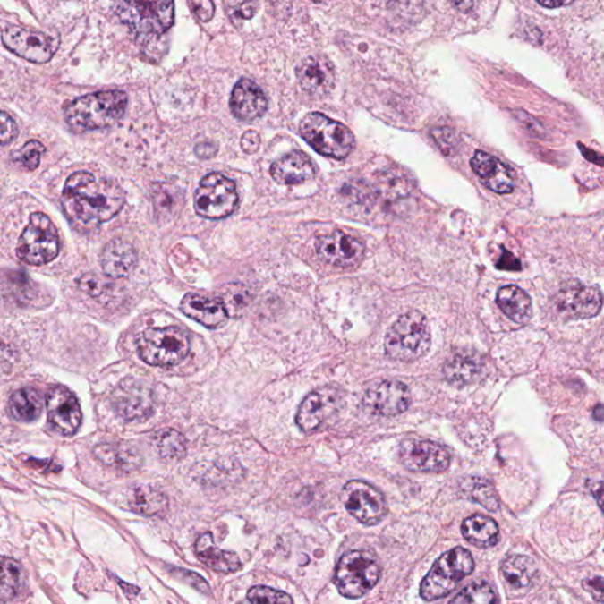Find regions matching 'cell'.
<instances>
[{
	"instance_id": "cell-1",
	"label": "cell",
	"mask_w": 604,
	"mask_h": 604,
	"mask_svg": "<svg viewBox=\"0 0 604 604\" xmlns=\"http://www.w3.org/2000/svg\"><path fill=\"white\" fill-rule=\"evenodd\" d=\"M63 207L76 224L85 227L105 224L123 208V189L113 181L88 172L69 177L63 189Z\"/></svg>"
},
{
	"instance_id": "cell-2",
	"label": "cell",
	"mask_w": 604,
	"mask_h": 604,
	"mask_svg": "<svg viewBox=\"0 0 604 604\" xmlns=\"http://www.w3.org/2000/svg\"><path fill=\"white\" fill-rule=\"evenodd\" d=\"M128 106L123 91H101L81 96L65 107V120L76 132L98 131L120 121Z\"/></svg>"
},
{
	"instance_id": "cell-3",
	"label": "cell",
	"mask_w": 604,
	"mask_h": 604,
	"mask_svg": "<svg viewBox=\"0 0 604 604\" xmlns=\"http://www.w3.org/2000/svg\"><path fill=\"white\" fill-rule=\"evenodd\" d=\"M431 332L428 320L418 311H411L391 326L385 338V353L392 361L413 362L428 353Z\"/></svg>"
},
{
	"instance_id": "cell-4",
	"label": "cell",
	"mask_w": 604,
	"mask_h": 604,
	"mask_svg": "<svg viewBox=\"0 0 604 604\" xmlns=\"http://www.w3.org/2000/svg\"><path fill=\"white\" fill-rule=\"evenodd\" d=\"M474 559L472 552L457 547L440 556L421 585V596L425 601H436L454 591L466 576L472 575Z\"/></svg>"
},
{
	"instance_id": "cell-5",
	"label": "cell",
	"mask_w": 604,
	"mask_h": 604,
	"mask_svg": "<svg viewBox=\"0 0 604 604\" xmlns=\"http://www.w3.org/2000/svg\"><path fill=\"white\" fill-rule=\"evenodd\" d=\"M302 139L322 157L344 159L353 150V133L342 123L320 113L307 114L300 123Z\"/></svg>"
},
{
	"instance_id": "cell-6",
	"label": "cell",
	"mask_w": 604,
	"mask_h": 604,
	"mask_svg": "<svg viewBox=\"0 0 604 604\" xmlns=\"http://www.w3.org/2000/svg\"><path fill=\"white\" fill-rule=\"evenodd\" d=\"M380 566L368 551L346 552L336 566L335 582L340 594L359 599L372 591L380 578Z\"/></svg>"
},
{
	"instance_id": "cell-7",
	"label": "cell",
	"mask_w": 604,
	"mask_h": 604,
	"mask_svg": "<svg viewBox=\"0 0 604 604\" xmlns=\"http://www.w3.org/2000/svg\"><path fill=\"white\" fill-rule=\"evenodd\" d=\"M189 339L181 328H147L137 340L140 359L151 366L180 364L189 353Z\"/></svg>"
},
{
	"instance_id": "cell-8",
	"label": "cell",
	"mask_w": 604,
	"mask_h": 604,
	"mask_svg": "<svg viewBox=\"0 0 604 604\" xmlns=\"http://www.w3.org/2000/svg\"><path fill=\"white\" fill-rule=\"evenodd\" d=\"M59 253L57 229L43 213H35L21 234L17 246V257L31 266L47 265Z\"/></svg>"
},
{
	"instance_id": "cell-9",
	"label": "cell",
	"mask_w": 604,
	"mask_h": 604,
	"mask_svg": "<svg viewBox=\"0 0 604 604\" xmlns=\"http://www.w3.org/2000/svg\"><path fill=\"white\" fill-rule=\"evenodd\" d=\"M239 195L231 179L213 173L203 177L194 195L196 213L200 217L220 220L234 213Z\"/></svg>"
},
{
	"instance_id": "cell-10",
	"label": "cell",
	"mask_w": 604,
	"mask_h": 604,
	"mask_svg": "<svg viewBox=\"0 0 604 604\" xmlns=\"http://www.w3.org/2000/svg\"><path fill=\"white\" fill-rule=\"evenodd\" d=\"M174 0H123L121 16L144 35H162L174 24Z\"/></svg>"
},
{
	"instance_id": "cell-11",
	"label": "cell",
	"mask_w": 604,
	"mask_h": 604,
	"mask_svg": "<svg viewBox=\"0 0 604 604\" xmlns=\"http://www.w3.org/2000/svg\"><path fill=\"white\" fill-rule=\"evenodd\" d=\"M2 40L11 53L36 64H46L51 61L59 47L57 37L21 27H9L4 30Z\"/></svg>"
},
{
	"instance_id": "cell-12",
	"label": "cell",
	"mask_w": 604,
	"mask_h": 604,
	"mask_svg": "<svg viewBox=\"0 0 604 604\" xmlns=\"http://www.w3.org/2000/svg\"><path fill=\"white\" fill-rule=\"evenodd\" d=\"M342 500L348 513L365 525L380 523L387 514L383 494L366 481H348L343 489Z\"/></svg>"
},
{
	"instance_id": "cell-13",
	"label": "cell",
	"mask_w": 604,
	"mask_h": 604,
	"mask_svg": "<svg viewBox=\"0 0 604 604\" xmlns=\"http://www.w3.org/2000/svg\"><path fill=\"white\" fill-rule=\"evenodd\" d=\"M399 458L406 469L414 472H444L451 463L446 447L424 439L404 440L400 444Z\"/></svg>"
},
{
	"instance_id": "cell-14",
	"label": "cell",
	"mask_w": 604,
	"mask_h": 604,
	"mask_svg": "<svg viewBox=\"0 0 604 604\" xmlns=\"http://www.w3.org/2000/svg\"><path fill=\"white\" fill-rule=\"evenodd\" d=\"M111 403L118 416L125 421L146 420L154 410V395L144 381L128 378L114 391Z\"/></svg>"
},
{
	"instance_id": "cell-15",
	"label": "cell",
	"mask_w": 604,
	"mask_h": 604,
	"mask_svg": "<svg viewBox=\"0 0 604 604\" xmlns=\"http://www.w3.org/2000/svg\"><path fill=\"white\" fill-rule=\"evenodd\" d=\"M413 402L410 390L398 380L379 381L370 387L362 399L366 410L381 417L399 416Z\"/></svg>"
},
{
	"instance_id": "cell-16",
	"label": "cell",
	"mask_w": 604,
	"mask_h": 604,
	"mask_svg": "<svg viewBox=\"0 0 604 604\" xmlns=\"http://www.w3.org/2000/svg\"><path fill=\"white\" fill-rule=\"evenodd\" d=\"M316 247L322 260L342 268L358 266L365 254V246L362 241L340 231L319 236Z\"/></svg>"
},
{
	"instance_id": "cell-17",
	"label": "cell",
	"mask_w": 604,
	"mask_h": 604,
	"mask_svg": "<svg viewBox=\"0 0 604 604\" xmlns=\"http://www.w3.org/2000/svg\"><path fill=\"white\" fill-rule=\"evenodd\" d=\"M47 418L55 431L63 436H72L81 424L79 400L68 388H51L47 398Z\"/></svg>"
},
{
	"instance_id": "cell-18",
	"label": "cell",
	"mask_w": 604,
	"mask_h": 604,
	"mask_svg": "<svg viewBox=\"0 0 604 604\" xmlns=\"http://www.w3.org/2000/svg\"><path fill=\"white\" fill-rule=\"evenodd\" d=\"M556 309L569 318L595 317L602 309V293L598 287L578 284L562 288L556 296Z\"/></svg>"
},
{
	"instance_id": "cell-19",
	"label": "cell",
	"mask_w": 604,
	"mask_h": 604,
	"mask_svg": "<svg viewBox=\"0 0 604 604\" xmlns=\"http://www.w3.org/2000/svg\"><path fill=\"white\" fill-rule=\"evenodd\" d=\"M336 394L332 388L313 391L303 399L296 414V424L303 432L311 433L336 410Z\"/></svg>"
},
{
	"instance_id": "cell-20",
	"label": "cell",
	"mask_w": 604,
	"mask_h": 604,
	"mask_svg": "<svg viewBox=\"0 0 604 604\" xmlns=\"http://www.w3.org/2000/svg\"><path fill=\"white\" fill-rule=\"evenodd\" d=\"M268 102L260 87L255 81L242 79L233 89L231 109L241 121H254L263 116Z\"/></svg>"
},
{
	"instance_id": "cell-21",
	"label": "cell",
	"mask_w": 604,
	"mask_h": 604,
	"mask_svg": "<svg viewBox=\"0 0 604 604\" xmlns=\"http://www.w3.org/2000/svg\"><path fill=\"white\" fill-rule=\"evenodd\" d=\"M296 76L303 90L312 96L328 94L335 81L332 64L324 57L303 59L296 68Z\"/></svg>"
},
{
	"instance_id": "cell-22",
	"label": "cell",
	"mask_w": 604,
	"mask_h": 604,
	"mask_svg": "<svg viewBox=\"0 0 604 604\" xmlns=\"http://www.w3.org/2000/svg\"><path fill=\"white\" fill-rule=\"evenodd\" d=\"M181 312L207 328H218L228 321V313L217 300L194 293L184 295L180 303Z\"/></svg>"
},
{
	"instance_id": "cell-23",
	"label": "cell",
	"mask_w": 604,
	"mask_h": 604,
	"mask_svg": "<svg viewBox=\"0 0 604 604\" xmlns=\"http://www.w3.org/2000/svg\"><path fill=\"white\" fill-rule=\"evenodd\" d=\"M472 166L478 179L498 194H509L514 191V180L509 169L499 159L484 151H477Z\"/></svg>"
},
{
	"instance_id": "cell-24",
	"label": "cell",
	"mask_w": 604,
	"mask_h": 604,
	"mask_svg": "<svg viewBox=\"0 0 604 604\" xmlns=\"http://www.w3.org/2000/svg\"><path fill=\"white\" fill-rule=\"evenodd\" d=\"M316 168L312 159L302 151H292L270 166V175L279 184L293 185L313 179Z\"/></svg>"
},
{
	"instance_id": "cell-25",
	"label": "cell",
	"mask_w": 604,
	"mask_h": 604,
	"mask_svg": "<svg viewBox=\"0 0 604 604\" xmlns=\"http://www.w3.org/2000/svg\"><path fill=\"white\" fill-rule=\"evenodd\" d=\"M137 253L127 241L116 239L106 244L101 254V266L107 276L114 279L128 276L135 268Z\"/></svg>"
},
{
	"instance_id": "cell-26",
	"label": "cell",
	"mask_w": 604,
	"mask_h": 604,
	"mask_svg": "<svg viewBox=\"0 0 604 604\" xmlns=\"http://www.w3.org/2000/svg\"><path fill=\"white\" fill-rule=\"evenodd\" d=\"M195 551L200 561L205 563L208 568L215 570V572L235 573L242 566L239 556L234 552L221 550L215 546L213 536L209 532L203 533L200 537L195 544Z\"/></svg>"
},
{
	"instance_id": "cell-27",
	"label": "cell",
	"mask_w": 604,
	"mask_h": 604,
	"mask_svg": "<svg viewBox=\"0 0 604 604\" xmlns=\"http://www.w3.org/2000/svg\"><path fill=\"white\" fill-rule=\"evenodd\" d=\"M483 370L484 364L480 355L462 352L454 355L444 366V376L448 383L461 387L478 379Z\"/></svg>"
},
{
	"instance_id": "cell-28",
	"label": "cell",
	"mask_w": 604,
	"mask_h": 604,
	"mask_svg": "<svg viewBox=\"0 0 604 604\" xmlns=\"http://www.w3.org/2000/svg\"><path fill=\"white\" fill-rule=\"evenodd\" d=\"M496 302L507 318L524 325L532 314V299L523 289L517 286H504L498 289Z\"/></svg>"
},
{
	"instance_id": "cell-29",
	"label": "cell",
	"mask_w": 604,
	"mask_h": 604,
	"mask_svg": "<svg viewBox=\"0 0 604 604\" xmlns=\"http://www.w3.org/2000/svg\"><path fill=\"white\" fill-rule=\"evenodd\" d=\"M502 574L510 587L526 591L535 583L539 569L528 556L509 555L502 563Z\"/></svg>"
},
{
	"instance_id": "cell-30",
	"label": "cell",
	"mask_w": 604,
	"mask_h": 604,
	"mask_svg": "<svg viewBox=\"0 0 604 604\" xmlns=\"http://www.w3.org/2000/svg\"><path fill=\"white\" fill-rule=\"evenodd\" d=\"M462 533L470 544L477 548H491L499 540L498 523L483 515H473L462 524Z\"/></svg>"
},
{
	"instance_id": "cell-31",
	"label": "cell",
	"mask_w": 604,
	"mask_h": 604,
	"mask_svg": "<svg viewBox=\"0 0 604 604\" xmlns=\"http://www.w3.org/2000/svg\"><path fill=\"white\" fill-rule=\"evenodd\" d=\"M99 461L115 469L132 472L142 464V457L135 447L125 443H106L95 448Z\"/></svg>"
},
{
	"instance_id": "cell-32",
	"label": "cell",
	"mask_w": 604,
	"mask_h": 604,
	"mask_svg": "<svg viewBox=\"0 0 604 604\" xmlns=\"http://www.w3.org/2000/svg\"><path fill=\"white\" fill-rule=\"evenodd\" d=\"M10 413L18 421H33L42 414L44 400L38 391L23 387L13 392L10 398Z\"/></svg>"
},
{
	"instance_id": "cell-33",
	"label": "cell",
	"mask_w": 604,
	"mask_h": 604,
	"mask_svg": "<svg viewBox=\"0 0 604 604\" xmlns=\"http://www.w3.org/2000/svg\"><path fill=\"white\" fill-rule=\"evenodd\" d=\"M168 500L161 491L150 485L140 484L133 488L129 495V506L143 516H155L166 510Z\"/></svg>"
},
{
	"instance_id": "cell-34",
	"label": "cell",
	"mask_w": 604,
	"mask_h": 604,
	"mask_svg": "<svg viewBox=\"0 0 604 604\" xmlns=\"http://www.w3.org/2000/svg\"><path fill=\"white\" fill-rule=\"evenodd\" d=\"M463 495L492 513L499 509V498L494 485L483 478L468 477L459 483Z\"/></svg>"
},
{
	"instance_id": "cell-35",
	"label": "cell",
	"mask_w": 604,
	"mask_h": 604,
	"mask_svg": "<svg viewBox=\"0 0 604 604\" xmlns=\"http://www.w3.org/2000/svg\"><path fill=\"white\" fill-rule=\"evenodd\" d=\"M153 444L159 455L169 461L183 458L187 451L184 437L173 429L159 430L153 437Z\"/></svg>"
},
{
	"instance_id": "cell-36",
	"label": "cell",
	"mask_w": 604,
	"mask_h": 604,
	"mask_svg": "<svg viewBox=\"0 0 604 604\" xmlns=\"http://www.w3.org/2000/svg\"><path fill=\"white\" fill-rule=\"evenodd\" d=\"M24 584V574L13 559L0 557V598H13Z\"/></svg>"
},
{
	"instance_id": "cell-37",
	"label": "cell",
	"mask_w": 604,
	"mask_h": 604,
	"mask_svg": "<svg viewBox=\"0 0 604 604\" xmlns=\"http://www.w3.org/2000/svg\"><path fill=\"white\" fill-rule=\"evenodd\" d=\"M451 603H498V595L487 582H477L459 591Z\"/></svg>"
},
{
	"instance_id": "cell-38",
	"label": "cell",
	"mask_w": 604,
	"mask_h": 604,
	"mask_svg": "<svg viewBox=\"0 0 604 604\" xmlns=\"http://www.w3.org/2000/svg\"><path fill=\"white\" fill-rule=\"evenodd\" d=\"M250 302V292L242 285H231L229 287H225L221 294V303L227 311L228 316L242 312L247 309Z\"/></svg>"
},
{
	"instance_id": "cell-39",
	"label": "cell",
	"mask_w": 604,
	"mask_h": 604,
	"mask_svg": "<svg viewBox=\"0 0 604 604\" xmlns=\"http://www.w3.org/2000/svg\"><path fill=\"white\" fill-rule=\"evenodd\" d=\"M247 599L253 603H293V599L286 592L268 587L251 588Z\"/></svg>"
},
{
	"instance_id": "cell-40",
	"label": "cell",
	"mask_w": 604,
	"mask_h": 604,
	"mask_svg": "<svg viewBox=\"0 0 604 604\" xmlns=\"http://www.w3.org/2000/svg\"><path fill=\"white\" fill-rule=\"evenodd\" d=\"M44 151H46V147L42 143L38 140H30L18 154L16 161L25 169L35 170L38 168L40 157Z\"/></svg>"
},
{
	"instance_id": "cell-41",
	"label": "cell",
	"mask_w": 604,
	"mask_h": 604,
	"mask_svg": "<svg viewBox=\"0 0 604 604\" xmlns=\"http://www.w3.org/2000/svg\"><path fill=\"white\" fill-rule=\"evenodd\" d=\"M229 10L241 20H251L258 13L259 0H228Z\"/></svg>"
},
{
	"instance_id": "cell-42",
	"label": "cell",
	"mask_w": 604,
	"mask_h": 604,
	"mask_svg": "<svg viewBox=\"0 0 604 604\" xmlns=\"http://www.w3.org/2000/svg\"><path fill=\"white\" fill-rule=\"evenodd\" d=\"M18 127L9 115L0 111V146H5L16 140Z\"/></svg>"
},
{
	"instance_id": "cell-43",
	"label": "cell",
	"mask_w": 604,
	"mask_h": 604,
	"mask_svg": "<svg viewBox=\"0 0 604 604\" xmlns=\"http://www.w3.org/2000/svg\"><path fill=\"white\" fill-rule=\"evenodd\" d=\"M191 4L200 21H209L213 20L215 13L213 0H191Z\"/></svg>"
},
{
	"instance_id": "cell-44",
	"label": "cell",
	"mask_w": 604,
	"mask_h": 604,
	"mask_svg": "<svg viewBox=\"0 0 604 604\" xmlns=\"http://www.w3.org/2000/svg\"><path fill=\"white\" fill-rule=\"evenodd\" d=\"M260 135L255 131H248L241 137V148L246 154H255L260 148Z\"/></svg>"
},
{
	"instance_id": "cell-45",
	"label": "cell",
	"mask_w": 604,
	"mask_h": 604,
	"mask_svg": "<svg viewBox=\"0 0 604 604\" xmlns=\"http://www.w3.org/2000/svg\"><path fill=\"white\" fill-rule=\"evenodd\" d=\"M583 588L591 592L595 601L603 603V578L601 576L589 578L583 581Z\"/></svg>"
},
{
	"instance_id": "cell-46",
	"label": "cell",
	"mask_w": 604,
	"mask_h": 604,
	"mask_svg": "<svg viewBox=\"0 0 604 604\" xmlns=\"http://www.w3.org/2000/svg\"><path fill=\"white\" fill-rule=\"evenodd\" d=\"M496 267L502 270H520L522 268L520 260L506 250L503 251L502 257L499 258Z\"/></svg>"
},
{
	"instance_id": "cell-47",
	"label": "cell",
	"mask_w": 604,
	"mask_h": 604,
	"mask_svg": "<svg viewBox=\"0 0 604 604\" xmlns=\"http://www.w3.org/2000/svg\"><path fill=\"white\" fill-rule=\"evenodd\" d=\"M13 362V352L5 345L0 344V373L9 370Z\"/></svg>"
},
{
	"instance_id": "cell-48",
	"label": "cell",
	"mask_w": 604,
	"mask_h": 604,
	"mask_svg": "<svg viewBox=\"0 0 604 604\" xmlns=\"http://www.w3.org/2000/svg\"><path fill=\"white\" fill-rule=\"evenodd\" d=\"M451 5L463 13H469L476 7L477 0H448Z\"/></svg>"
},
{
	"instance_id": "cell-49",
	"label": "cell",
	"mask_w": 604,
	"mask_h": 604,
	"mask_svg": "<svg viewBox=\"0 0 604 604\" xmlns=\"http://www.w3.org/2000/svg\"><path fill=\"white\" fill-rule=\"evenodd\" d=\"M196 154L199 157L209 158L213 157L217 154V147L214 146L213 143H201L196 147Z\"/></svg>"
},
{
	"instance_id": "cell-50",
	"label": "cell",
	"mask_w": 604,
	"mask_h": 604,
	"mask_svg": "<svg viewBox=\"0 0 604 604\" xmlns=\"http://www.w3.org/2000/svg\"><path fill=\"white\" fill-rule=\"evenodd\" d=\"M574 0H537L540 5L547 9H557V7L566 6L572 4Z\"/></svg>"
},
{
	"instance_id": "cell-51",
	"label": "cell",
	"mask_w": 604,
	"mask_h": 604,
	"mask_svg": "<svg viewBox=\"0 0 604 604\" xmlns=\"http://www.w3.org/2000/svg\"><path fill=\"white\" fill-rule=\"evenodd\" d=\"M594 417L599 421H602V420H603V407H602L601 404H600V405H598V407H596V409L594 410Z\"/></svg>"
}]
</instances>
